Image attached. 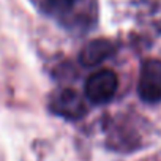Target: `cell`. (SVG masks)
I'll return each instance as SVG.
<instances>
[{
  "mask_svg": "<svg viewBox=\"0 0 161 161\" xmlns=\"http://www.w3.org/2000/svg\"><path fill=\"white\" fill-rule=\"evenodd\" d=\"M119 89V77L112 69L103 68L92 73L86 80V97L93 104H104L111 101Z\"/></svg>",
  "mask_w": 161,
  "mask_h": 161,
  "instance_id": "obj_1",
  "label": "cell"
},
{
  "mask_svg": "<svg viewBox=\"0 0 161 161\" xmlns=\"http://www.w3.org/2000/svg\"><path fill=\"white\" fill-rule=\"evenodd\" d=\"M137 93L144 103L161 101V60L148 58L142 62L137 80Z\"/></svg>",
  "mask_w": 161,
  "mask_h": 161,
  "instance_id": "obj_2",
  "label": "cell"
},
{
  "mask_svg": "<svg viewBox=\"0 0 161 161\" xmlns=\"http://www.w3.org/2000/svg\"><path fill=\"white\" fill-rule=\"evenodd\" d=\"M43 3L46 7V10L52 14H65L68 13L73 5L74 0H43Z\"/></svg>",
  "mask_w": 161,
  "mask_h": 161,
  "instance_id": "obj_5",
  "label": "cell"
},
{
  "mask_svg": "<svg viewBox=\"0 0 161 161\" xmlns=\"http://www.w3.org/2000/svg\"><path fill=\"white\" fill-rule=\"evenodd\" d=\"M51 109L54 114L66 120H79L86 115L87 111L84 98L71 89H63L57 92L51 101Z\"/></svg>",
  "mask_w": 161,
  "mask_h": 161,
  "instance_id": "obj_3",
  "label": "cell"
},
{
  "mask_svg": "<svg viewBox=\"0 0 161 161\" xmlns=\"http://www.w3.org/2000/svg\"><path fill=\"white\" fill-rule=\"evenodd\" d=\"M114 52V44L106 38H98L89 41L79 54V62L84 66H95L104 62Z\"/></svg>",
  "mask_w": 161,
  "mask_h": 161,
  "instance_id": "obj_4",
  "label": "cell"
}]
</instances>
